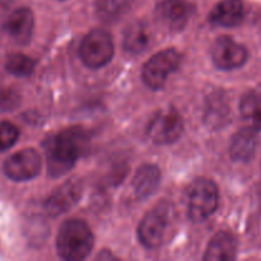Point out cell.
Masks as SVG:
<instances>
[{"mask_svg": "<svg viewBox=\"0 0 261 261\" xmlns=\"http://www.w3.org/2000/svg\"><path fill=\"white\" fill-rule=\"evenodd\" d=\"M237 245L236 240L228 232H219L209 242L206 247L204 260L223 261L233 260L236 257Z\"/></svg>", "mask_w": 261, "mask_h": 261, "instance_id": "16", "label": "cell"}, {"mask_svg": "<svg viewBox=\"0 0 261 261\" xmlns=\"http://www.w3.org/2000/svg\"><path fill=\"white\" fill-rule=\"evenodd\" d=\"M184 132V121L175 109L161 110L153 116L148 135L155 144L166 145L176 142Z\"/></svg>", "mask_w": 261, "mask_h": 261, "instance_id": "7", "label": "cell"}, {"mask_svg": "<svg viewBox=\"0 0 261 261\" xmlns=\"http://www.w3.org/2000/svg\"><path fill=\"white\" fill-rule=\"evenodd\" d=\"M19 130L9 121L0 122V152L9 149L17 143Z\"/></svg>", "mask_w": 261, "mask_h": 261, "instance_id": "21", "label": "cell"}, {"mask_svg": "<svg viewBox=\"0 0 261 261\" xmlns=\"http://www.w3.org/2000/svg\"><path fill=\"white\" fill-rule=\"evenodd\" d=\"M193 5L188 0H162L155 7V20L168 32H178L188 24Z\"/></svg>", "mask_w": 261, "mask_h": 261, "instance_id": "9", "label": "cell"}, {"mask_svg": "<svg viewBox=\"0 0 261 261\" xmlns=\"http://www.w3.org/2000/svg\"><path fill=\"white\" fill-rule=\"evenodd\" d=\"M150 41V33L144 22L130 23L124 32V48L129 54L143 53Z\"/></svg>", "mask_w": 261, "mask_h": 261, "instance_id": "17", "label": "cell"}, {"mask_svg": "<svg viewBox=\"0 0 261 261\" xmlns=\"http://www.w3.org/2000/svg\"><path fill=\"white\" fill-rule=\"evenodd\" d=\"M89 149V137L82 127H69L45 143L47 170L53 177L63 176Z\"/></svg>", "mask_w": 261, "mask_h": 261, "instance_id": "1", "label": "cell"}, {"mask_svg": "<svg viewBox=\"0 0 261 261\" xmlns=\"http://www.w3.org/2000/svg\"><path fill=\"white\" fill-rule=\"evenodd\" d=\"M83 193V185L78 178H73L64 182L60 188L56 189L53 195L46 201V211L51 216H59L65 213L81 199Z\"/></svg>", "mask_w": 261, "mask_h": 261, "instance_id": "11", "label": "cell"}, {"mask_svg": "<svg viewBox=\"0 0 261 261\" xmlns=\"http://www.w3.org/2000/svg\"><path fill=\"white\" fill-rule=\"evenodd\" d=\"M249 54L246 47L228 36H221L212 46V59L222 70L237 69L246 63Z\"/></svg>", "mask_w": 261, "mask_h": 261, "instance_id": "10", "label": "cell"}, {"mask_svg": "<svg viewBox=\"0 0 261 261\" xmlns=\"http://www.w3.org/2000/svg\"><path fill=\"white\" fill-rule=\"evenodd\" d=\"M181 54L175 48H167L153 55L143 66L142 78L150 89H160L168 76L180 66Z\"/></svg>", "mask_w": 261, "mask_h": 261, "instance_id": "6", "label": "cell"}, {"mask_svg": "<svg viewBox=\"0 0 261 261\" xmlns=\"http://www.w3.org/2000/svg\"><path fill=\"white\" fill-rule=\"evenodd\" d=\"M161 184V171L154 165H143L133 180V189L139 199H145L155 193Z\"/></svg>", "mask_w": 261, "mask_h": 261, "instance_id": "15", "label": "cell"}, {"mask_svg": "<svg viewBox=\"0 0 261 261\" xmlns=\"http://www.w3.org/2000/svg\"><path fill=\"white\" fill-rule=\"evenodd\" d=\"M82 61L88 68H101L110 63L114 56V41L107 31L97 28L91 31L81 43Z\"/></svg>", "mask_w": 261, "mask_h": 261, "instance_id": "5", "label": "cell"}, {"mask_svg": "<svg viewBox=\"0 0 261 261\" xmlns=\"http://www.w3.org/2000/svg\"><path fill=\"white\" fill-rule=\"evenodd\" d=\"M5 69L9 74L19 78L30 76L35 69V61L24 54H12L5 61Z\"/></svg>", "mask_w": 261, "mask_h": 261, "instance_id": "20", "label": "cell"}, {"mask_svg": "<svg viewBox=\"0 0 261 261\" xmlns=\"http://www.w3.org/2000/svg\"><path fill=\"white\" fill-rule=\"evenodd\" d=\"M42 161L37 150L33 148L15 152L3 165L5 176L13 181H28L35 178L40 173Z\"/></svg>", "mask_w": 261, "mask_h": 261, "instance_id": "8", "label": "cell"}, {"mask_svg": "<svg viewBox=\"0 0 261 261\" xmlns=\"http://www.w3.org/2000/svg\"><path fill=\"white\" fill-rule=\"evenodd\" d=\"M257 143V129L252 126L241 129L232 138L231 157L239 162H249L256 152Z\"/></svg>", "mask_w": 261, "mask_h": 261, "instance_id": "14", "label": "cell"}, {"mask_svg": "<svg viewBox=\"0 0 261 261\" xmlns=\"http://www.w3.org/2000/svg\"><path fill=\"white\" fill-rule=\"evenodd\" d=\"M172 231V212L166 204H160L143 217L138 228L140 244L147 249L162 246Z\"/></svg>", "mask_w": 261, "mask_h": 261, "instance_id": "3", "label": "cell"}, {"mask_svg": "<svg viewBox=\"0 0 261 261\" xmlns=\"http://www.w3.org/2000/svg\"><path fill=\"white\" fill-rule=\"evenodd\" d=\"M241 115L249 126L261 129V88L247 92L241 99Z\"/></svg>", "mask_w": 261, "mask_h": 261, "instance_id": "18", "label": "cell"}, {"mask_svg": "<svg viewBox=\"0 0 261 261\" xmlns=\"http://www.w3.org/2000/svg\"><path fill=\"white\" fill-rule=\"evenodd\" d=\"M35 27V17L28 8H19L9 15L5 22V32L18 45H25L31 41Z\"/></svg>", "mask_w": 261, "mask_h": 261, "instance_id": "12", "label": "cell"}, {"mask_svg": "<svg viewBox=\"0 0 261 261\" xmlns=\"http://www.w3.org/2000/svg\"><path fill=\"white\" fill-rule=\"evenodd\" d=\"M93 232L84 221L69 219L59 228L56 249L63 259L70 261L86 259L93 250Z\"/></svg>", "mask_w": 261, "mask_h": 261, "instance_id": "2", "label": "cell"}, {"mask_svg": "<svg viewBox=\"0 0 261 261\" xmlns=\"http://www.w3.org/2000/svg\"><path fill=\"white\" fill-rule=\"evenodd\" d=\"M219 193L213 181L198 178L188 191V216L194 222H203L218 208Z\"/></svg>", "mask_w": 261, "mask_h": 261, "instance_id": "4", "label": "cell"}, {"mask_svg": "<svg viewBox=\"0 0 261 261\" xmlns=\"http://www.w3.org/2000/svg\"><path fill=\"white\" fill-rule=\"evenodd\" d=\"M245 7L242 0H222L214 7L209 20L219 27H236L242 22Z\"/></svg>", "mask_w": 261, "mask_h": 261, "instance_id": "13", "label": "cell"}, {"mask_svg": "<svg viewBox=\"0 0 261 261\" xmlns=\"http://www.w3.org/2000/svg\"><path fill=\"white\" fill-rule=\"evenodd\" d=\"M133 0H97V13L106 22H115L126 14Z\"/></svg>", "mask_w": 261, "mask_h": 261, "instance_id": "19", "label": "cell"}]
</instances>
